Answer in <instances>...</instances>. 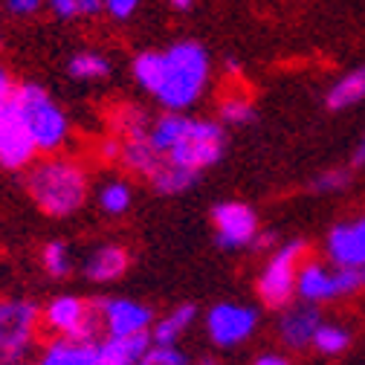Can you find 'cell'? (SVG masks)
I'll use <instances>...</instances> for the list:
<instances>
[{"label":"cell","instance_id":"d4e9b609","mask_svg":"<svg viewBox=\"0 0 365 365\" xmlns=\"http://www.w3.org/2000/svg\"><path fill=\"white\" fill-rule=\"evenodd\" d=\"M255 119V108L247 96H226L217 108V122L226 125V128H244Z\"/></svg>","mask_w":365,"mask_h":365},{"label":"cell","instance_id":"7c38bea8","mask_svg":"<svg viewBox=\"0 0 365 365\" xmlns=\"http://www.w3.org/2000/svg\"><path fill=\"white\" fill-rule=\"evenodd\" d=\"M258 331V310L238 302H220L206 313V334L217 348H238Z\"/></svg>","mask_w":365,"mask_h":365},{"label":"cell","instance_id":"7a4b0ae2","mask_svg":"<svg viewBox=\"0 0 365 365\" xmlns=\"http://www.w3.org/2000/svg\"><path fill=\"white\" fill-rule=\"evenodd\" d=\"M148 143L171 165L200 177L203 171L220 163L226 151V130L215 119L163 110L160 116H151Z\"/></svg>","mask_w":365,"mask_h":365},{"label":"cell","instance_id":"e0dca14e","mask_svg":"<svg viewBox=\"0 0 365 365\" xmlns=\"http://www.w3.org/2000/svg\"><path fill=\"white\" fill-rule=\"evenodd\" d=\"M148 345H151V334H143V336H105L102 342H96L99 365H140Z\"/></svg>","mask_w":365,"mask_h":365},{"label":"cell","instance_id":"6da1fadb","mask_svg":"<svg viewBox=\"0 0 365 365\" xmlns=\"http://www.w3.org/2000/svg\"><path fill=\"white\" fill-rule=\"evenodd\" d=\"M209 73V53L197 41H177L165 50H145L130 61L133 81L174 113H186L200 102Z\"/></svg>","mask_w":365,"mask_h":365},{"label":"cell","instance_id":"ac0fdd59","mask_svg":"<svg viewBox=\"0 0 365 365\" xmlns=\"http://www.w3.org/2000/svg\"><path fill=\"white\" fill-rule=\"evenodd\" d=\"M359 102H365V64L342 73L325 93L328 110H351Z\"/></svg>","mask_w":365,"mask_h":365},{"label":"cell","instance_id":"44dd1931","mask_svg":"<svg viewBox=\"0 0 365 365\" xmlns=\"http://www.w3.org/2000/svg\"><path fill=\"white\" fill-rule=\"evenodd\" d=\"M110 58L96 53V50H81L67 61V73L76 81H102L110 76Z\"/></svg>","mask_w":365,"mask_h":365},{"label":"cell","instance_id":"f546056e","mask_svg":"<svg viewBox=\"0 0 365 365\" xmlns=\"http://www.w3.org/2000/svg\"><path fill=\"white\" fill-rule=\"evenodd\" d=\"M12 93H15V78H12V73L6 70V64L0 61V102H6Z\"/></svg>","mask_w":365,"mask_h":365},{"label":"cell","instance_id":"8992f818","mask_svg":"<svg viewBox=\"0 0 365 365\" xmlns=\"http://www.w3.org/2000/svg\"><path fill=\"white\" fill-rule=\"evenodd\" d=\"M41 331V307L26 299L0 302V362L21 365L38 339Z\"/></svg>","mask_w":365,"mask_h":365},{"label":"cell","instance_id":"1f68e13d","mask_svg":"<svg viewBox=\"0 0 365 365\" xmlns=\"http://www.w3.org/2000/svg\"><path fill=\"white\" fill-rule=\"evenodd\" d=\"M351 163H354V165H365V133H362L359 145L354 148V157H351Z\"/></svg>","mask_w":365,"mask_h":365},{"label":"cell","instance_id":"603a6c76","mask_svg":"<svg viewBox=\"0 0 365 365\" xmlns=\"http://www.w3.org/2000/svg\"><path fill=\"white\" fill-rule=\"evenodd\" d=\"M47 9L58 21H90L105 12L102 0H47Z\"/></svg>","mask_w":365,"mask_h":365},{"label":"cell","instance_id":"277c9868","mask_svg":"<svg viewBox=\"0 0 365 365\" xmlns=\"http://www.w3.org/2000/svg\"><path fill=\"white\" fill-rule=\"evenodd\" d=\"M15 105L21 108V116L32 133V140L38 145V154H58L70 143V116L64 108L47 93V87H41L35 81L15 84L12 93Z\"/></svg>","mask_w":365,"mask_h":365},{"label":"cell","instance_id":"9c48e42d","mask_svg":"<svg viewBox=\"0 0 365 365\" xmlns=\"http://www.w3.org/2000/svg\"><path fill=\"white\" fill-rule=\"evenodd\" d=\"M38 160V145L21 116V108L9 96L0 102V168L4 171H26Z\"/></svg>","mask_w":365,"mask_h":365},{"label":"cell","instance_id":"cb8c5ba5","mask_svg":"<svg viewBox=\"0 0 365 365\" xmlns=\"http://www.w3.org/2000/svg\"><path fill=\"white\" fill-rule=\"evenodd\" d=\"M41 267L47 269V276L53 279H67L73 272V255L64 241H50L41 250Z\"/></svg>","mask_w":365,"mask_h":365},{"label":"cell","instance_id":"ba28073f","mask_svg":"<svg viewBox=\"0 0 365 365\" xmlns=\"http://www.w3.org/2000/svg\"><path fill=\"white\" fill-rule=\"evenodd\" d=\"M41 325L47 331H53L56 336L76 339V342H99V336H102L96 302H87V299L73 296V293L56 296L47 307H43Z\"/></svg>","mask_w":365,"mask_h":365},{"label":"cell","instance_id":"4316f807","mask_svg":"<svg viewBox=\"0 0 365 365\" xmlns=\"http://www.w3.org/2000/svg\"><path fill=\"white\" fill-rule=\"evenodd\" d=\"M140 365H189V356L182 354L177 345H157V342H151L148 351L143 354Z\"/></svg>","mask_w":365,"mask_h":365},{"label":"cell","instance_id":"5b68a950","mask_svg":"<svg viewBox=\"0 0 365 365\" xmlns=\"http://www.w3.org/2000/svg\"><path fill=\"white\" fill-rule=\"evenodd\" d=\"M359 290H365V269L334 267V264H319V261H304L299 267L296 296L307 304L348 299V296H356Z\"/></svg>","mask_w":365,"mask_h":365},{"label":"cell","instance_id":"2e32d148","mask_svg":"<svg viewBox=\"0 0 365 365\" xmlns=\"http://www.w3.org/2000/svg\"><path fill=\"white\" fill-rule=\"evenodd\" d=\"M38 365H99V348L96 342H76L56 336L43 345Z\"/></svg>","mask_w":365,"mask_h":365},{"label":"cell","instance_id":"3957f363","mask_svg":"<svg viewBox=\"0 0 365 365\" xmlns=\"http://www.w3.org/2000/svg\"><path fill=\"white\" fill-rule=\"evenodd\" d=\"M26 195L32 203L50 217H70L76 215L90 195V177L87 168L61 154H50L43 160H35L26 168L24 177Z\"/></svg>","mask_w":365,"mask_h":365},{"label":"cell","instance_id":"f1b7e54d","mask_svg":"<svg viewBox=\"0 0 365 365\" xmlns=\"http://www.w3.org/2000/svg\"><path fill=\"white\" fill-rule=\"evenodd\" d=\"M102 6H105V15H110L113 21H128L136 6H140V0H102Z\"/></svg>","mask_w":365,"mask_h":365},{"label":"cell","instance_id":"d6a6232c","mask_svg":"<svg viewBox=\"0 0 365 365\" xmlns=\"http://www.w3.org/2000/svg\"><path fill=\"white\" fill-rule=\"evenodd\" d=\"M168 4H171L174 9H180V12H186V9L195 6V0H168Z\"/></svg>","mask_w":365,"mask_h":365},{"label":"cell","instance_id":"4dcf8cb0","mask_svg":"<svg viewBox=\"0 0 365 365\" xmlns=\"http://www.w3.org/2000/svg\"><path fill=\"white\" fill-rule=\"evenodd\" d=\"M252 365H290V359H287L284 354H276V351H272V354H261Z\"/></svg>","mask_w":365,"mask_h":365},{"label":"cell","instance_id":"484cf974","mask_svg":"<svg viewBox=\"0 0 365 365\" xmlns=\"http://www.w3.org/2000/svg\"><path fill=\"white\" fill-rule=\"evenodd\" d=\"M348 182H351V171L348 168H328V171L313 177L310 189L319 192V195H336V192L348 189Z\"/></svg>","mask_w":365,"mask_h":365},{"label":"cell","instance_id":"d6986e66","mask_svg":"<svg viewBox=\"0 0 365 365\" xmlns=\"http://www.w3.org/2000/svg\"><path fill=\"white\" fill-rule=\"evenodd\" d=\"M197 319V307L195 304H177L171 307L165 316H160L154 328H151V342L157 345H177L182 336H186Z\"/></svg>","mask_w":365,"mask_h":365},{"label":"cell","instance_id":"e575fe53","mask_svg":"<svg viewBox=\"0 0 365 365\" xmlns=\"http://www.w3.org/2000/svg\"><path fill=\"white\" fill-rule=\"evenodd\" d=\"M21 365H26V362H21Z\"/></svg>","mask_w":365,"mask_h":365},{"label":"cell","instance_id":"4fadbf2b","mask_svg":"<svg viewBox=\"0 0 365 365\" xmlns=\"http://www.w3.org/2000/svg\"><path fill=\"white\" fill-rule=\"evenodd\" d=\"M325 252L334 267L365 269V215L336 223L325 238Z\"/></svg>","mask_w":365,"mask_h":365},{"label":"cell","instance_id":"5bb4252c","mask_svg":"<svg viewBox=\"0 0 365 365\" xmlns=\"http://www.w3.org/2000/svg\"><path fill=\"white\" fill-rule=\"evenodd\" d=\"M322 322L325 319H322V313H319L316 304H307V302L287 304L282 310V316H279V322H276V334L287 348L299 351V348L313 345V336H316V331H319Z\"/></svg>","mask_w":365,"mask_h":365},{"label":"cell","instance_id":"836d02e7","mask_svg":"<svg viewBox=\"0 0 365 365\" xmlns=\"http://www.w3.org/2000/svg\"><path fill=\"white\" fill-rule=\"evenodd\" d=\"M200 365H217V362H200Z\"/></svg>","mask_w":365,"mask_h":365},{"label":"cell","instance_id":"52a82bcc","mask_svg":"<svg viewBox=\"0 0 365 365\" xmlns=\"http://www.w3.org/2000/svg\"><path fill=\"white\" fill-rule=\"evenodd\" d=\"M302 258H304V241H287L269 252L258 276V299L267 307L284 310L287 304H293Z\"/></svg>","mask_w":365,"mask_h":365},{"label":"cell","instance_id":"83f0119b","mask_svg":"<svg viewBox=\"0 0 365 365\" xmlns=\"http://www.w3.org/2000/svg\"><path fill=\"white\" fill-rule=\"evenodd\" d=\"M43 6H47V0H4V9H6L12 18H32V15H38Z\"/></svg>","mask_w":365,"mask_h":365},{"label":"cell","instance_id":"8fae6325","mask_svg":"<svg viewBox=\"0 0 365 365\" xmlns=\"http://www.w3.org/2000/svg\"><path fill=\"white\" fill-rule=\"evenodd\" d=\"M96 310H99V325L105 336H143V334H151L157 322V316L148 304L122 299V296L96 299Z\"/></svg>","mask_w":365,"mask_h":365},{"label":"cell","instance_id":"ffe728a7","mask_svg":"<svg viewBox=\"0 0 365 365\" xmlns=\"http://www.w3.org/2000/svg\"><path fill=\"white\" fill-rule=\"evenodd\" d=\"M96 203L102 209V215L108 217H122L130 212L133 206V189H130V182L128 180H105L99 192H96Z\"/></svg>","mask_w":365,"mask_h":365},{"label":"cell","instance_id":"30bf717a","mask_svg":"<svg viewBox=\"0 0 365 365\" xmlns=\"http://www.w3.org/2000/svg\"><path fill=\"white\" fill-rule=\"evenodd\" d=\"M212 226H215V238L220 250H255L258 235H261V223L258 215L241 203V200H223L212 209Z\"/></svg>","mask_w":365,"mask_h":365},{"label":"cell","instance_id":"9a60e30c","mask_svg":"<svg viewBox=\"0 0 365 365\" xmlns=\"http://www.w3.org/2000/svg\"><path fill=\"white\" fill-rule=\"evenodd\" d=\"M128 267H130V255L122 244H99L81 261V276L93 284H110L125 276Z\"/></svg>","mask_w":365,"mask_h":365},{"label":"cell","instance_id":"7402d4cb","mask_svg":"<svg viewBox=\"0 0 365 365\" xmlns=\"http://www.w3.org/2000/svg\"><path fill=\"white\" fill-rule=\"evenodd\" d=\"M351 345V331L342 328V325H334V322H322L313 336V345L322 356H339L342 351H348Z\"/></svg>","mask_w":365,"mask_h":365}]
</instances>
